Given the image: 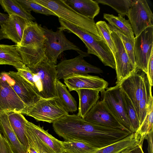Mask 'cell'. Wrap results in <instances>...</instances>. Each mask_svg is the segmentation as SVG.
<instances>
[{"instance_id": "6da1fadb", "label": "cell", "mask_w": 153, "mask_h": 153, "mask_svg": "<svg viewBox=\"0 0 153 153\" xmlns=\"http://www.w3.org/2000/svg\"><path fill=\"white\" fill-rule=\"evenodd\" d=\"M52 126L56 133L65 140L80 141L97 148L103 144L107 135L106 127L88 123L77 114L68 115Z\"/></svg>"}, {"instance_id": "7a4b0ae2", "label": "cell", "mask_w": 153, "mask_h": 153, "mask_svg": "<svg viewBox=\"0 0 153 153\" xmlns=\"http://www.w3.org/2000/svg\"><path fill=\"white\" fill-rule=\"evenodd\" d=\"M59 23L60 29L75 34L82 40L87 49L88 53L95 55L105 65L115 69L113 55L103 39L100 40L90 32L63 20H61Z\"/></svg>"}, {"instance_id": "3957f363", "label": "cell", "mask_w": 153, "mask_h": 153, "mask_svg": "<svg viewBox=\"0 0 153 153\" xmlns=\"http://www.w3.org/2000/svg\"><path fill=\"white\" fill-rule=\"evenodd\" d=\"M34 2L49 9L59 18L87 31L100 40L94 19L82 16L74 10L64 0H33Z\"/></svg>"}, {"instance_id": "277c9868", "label": "cell", "mask_w": 153, "mask_h": 153, "mask_svg": "<svg viewBox=\"0 0 153 153\" xmlns=\"http://www.w3.org/2000/svg\"><path fill=\"white\" fill-rule=\"evenodd\" d=\"M56 65L47 61L41 63L34 68H29L33 74V89L41 98L56 97Z\"/></svg>"}, {"instance_id": "5b68a950", "label": "cell", "mask_w": 153, "mask_h": 153, "mask_svg": "<svg viewBox=\"0 0 153 153\" xmlns=\"http://www.w3.org/2000/svg\"><path fill=\"white\" fill-rule=\"evenodd\" d=\"M26 136L29 147L34 148L38 153H63L61 141L55 138L39 126L27 121Z\"/></svg>"}, {"instance_id": "8992f818", "label": "cell", "mask_w": 153, "mask_h": 153, "mask_svg": "<svg viewBox=\"0 0 153 153\" xmlns=\"http://www.w3.org/2000/svg\"><path fill=\"white\" fill-rule=\"evenodd\" d=\"M47 39L44 43L46 56L50 62L57 65L59 56L63 51L73 50L79 55L84 57L89 56V54L81 50L79 48L69 41L64 34L63 31L58 29L56 31L46 27H42Z\"/></svg>"}, {"instance_id": "52a82bcc", "label": "cell", "mask_w": 153, "mask_h": 153, "mask_svg": "<svg viewBox=\"0 0 153 153\" xmlns=\"http://www.w3.org/2000/svg\"><path fill=\"white\" fill-rule=\"evenodd\" d=\"M68 114L56 97L40 99L33 105L27 107L25 114L38 121L52 123Z\"/></svg>"}, {"instance_id": "ba28073f", "label": "cell", "mask_w": 153, "mask_h": 153, "mask_svg": "<svg viewBox=\"0 0 153 153\" xmlns=\"http://www.w3.org/2000/svg\"><path fill=\"white\" fill-rule=\"evenodd\" d=\"M104 104L122 126L134 133L127 115L121 88L118 84L100 91Z\"/></svg>"}, {"instance_id": "9c48e42d", "label": "cell", "mask_w": 153, "mask_h": 153, "mask_svg": "<svg viewBox=\"0 0 153 153\" xmlns=\"http://www.w3.org/2000/svg\"><path fill=\"white\" fill-rule=\"evenodd\" d=\"M136 69L128 76L118 84L127 94L133 103L135 110L139 101L150 92L152 86L150 85L146 74L139 73Z\"/></svg>"}, {"instance_id": "30bf717a", "label": "cell", "mask_w": 153, "mask_h": 153, "mask_svg": "<svg viewBox=\"0 0 153 153\" xmlns=\"http://www.w3.org/2000/svg\"><path fill=\"white\" fill-rule=\"evenodd\" d=\"M11 78L8 72L0 74V114L9 111L25 114L27 107L17 95L11 85Z\"/></svg>"}, {"instance_id": "8fae6325", "label": "cell", "mask_w": 153, "mask_h": 153, "mask_svg": "<svg viewBox=\"0 0 153 153\" xmlns=\"http://www.w3.org/2000/svg\"><path fill=\"white\" fill-rule=\"evenodd\" d=\"M127 16L135 37L146 28L153 27V14L146 0H133Z\"/></svg>"}, {"instance_id": "7c38bea8", "label": "cell", "mask_w": 153, "mask_h": 153, "mask_svg": "<svg viewBox=\"0 0 153 153\" xmlns=\"http://www.w3.org/2000/svg\"><path fill=\"white\" fill-rule=\"evenodd\" d=\"M153 51V27H149L135 37L134 46L136 68L146 74L149 61Z\"/></svg>"}, {"instance_id": "4fadbf2b", "label": "cell", "mask_w": 153, "mask_h": 153, "mask_svg": "<svg viewBox=\"0 0 153 153\" xmlns=\"http://www.w3.org/2000/svg\"><path fill=\"white\" fill-rule=\"evenodd\" d=\"M84 57L79 55L74 58L62 60L57 64V79H64L74 73L88 74L89 73H102L103 71L100 68L87 62L84 59Z\"/></svg>"}, {"instance_id": "5bb4252c", "label": "cell", "mask_w": 153, "mask_h": 153, "mask_svg": "<svg viewBox=\"0 0 153 153\" xmlns=\"http://www.w3.org/2000/svg\"><path fill=\"white\" fill-rule=\"evenodd\" d=\"M111 35L116 49L113 56L117 78L116 83L119 84L133 72L136 68L131 62L120 38L111 30Z\"/></svg>"}, {"instance_id": "9a60e30c", "label": "cell", "mask_w": 153, "mask_h": 153, "mask_svg": "<svg viewBox=\"0 0 153 153\" xmlns=\"http://www.w3.org/2000/svg\"><path fill=\"white\" fill-rule=\"evenodd\" d=\"M69 91L81 89H91L100 92L108 88V82L97 76L88 74L74 73L64 79Z\"/></svg>"}, {"instance_id": "2e32d148", "label": "cell", "mask_w": 153, "mask_h": 153, "mask_svg": "<svg viewBox=\"0 0 153 153\" xmlns=\"http://www.w3.org/2000/svg\"><path fill=\"white\" fill-rule=\"evenodd\" d=\"M83 119L88 123L97 125L128 131L108 110L102 100L98 101Z\"/></svg>"}, {"instance_id": "e0dca14e", "label": "cell", "mask_w": 153, "mask_h": 153, "mask_svg": "<svg viewBox=\"0 0 153 153\" xmlns=\"http://www.w3.org/2000/svg\"><path fill=\"white\" fill-rule=\"evenodd\" d=\"M8 74L12 78L11 85L13 89L27 107L33 105L41 98L32 85L17 72L10 71Z\"/></svg>"}, {"instance_id": "ac0fdd59", "label": "cell", "mask_w": 153, "mask_h": 153, "mask_svg": "<svg viewBox=\"0 0 153 153\" xmlns=\"http://www.w3.org/2000/svg\"><path fill=\"white\" fill-rule=\"evenodd\" d=\"M44 42L27 46L16 45L23 62L29 68H33L42 62L48 61Z\"/></svg>"}, {"instance_id": "d6986e66", "label": "cell", "mask_w": 153, "mask_h": 153, "mask_svg": "<svg viewBox=\"0 0 153 153\" xmlns=\"http://www.w3.org/2000/svg\"><path fill=\"white\" fill-rule=\"evenodd\" d=\"M141 135L137 131L120 140L105 147L98 149L91 153H126L136 146H143Z\"/></svg>"}, {"instance_id": "ffe728a7", "label": "cell", "mask_w": 153, "mask_h": 153, "mask_svg": "<svg viewBox=\"0 0 153 153\" xmlns=\"http://www.w3.org/2000/svg\"><path fill=\"white\" fill-rule=\"evenodd\" d=\"M29 22L19 16L11 15H9L1 27L7 39L11 40L16 45H19L24 30Z\"/></svg>"}, {"instance_id": "44dd1931", "label": "cell", "mask_w": 153, "mask_h": 153, "mask_svg": "<svg viewBox=\"0 0 153 153\" xmlns=\"http://www.w3.org/2000/svg\"><path fill=\"white\" fill-rule=\"evenodd\" d=\"M0 132L13 153H28L14 132L6 112L0 114Z\"/></svg>"}, {"instance_id": "7402d4cb", "label": "cell", "mask_w": 153, "mask_h": 153, "mask_svg": "<svg viewBox=\"0 0 153 153\" xmlns=\"http://www.w3.org/2000/svg\"><path fill=\"white\" fill-rule=\"evenodd\" d=\"M46 39L41 25L35 22H29L24 30L21 41L18 45L30 46L44 42Z\"/></svg>"}, {"instance_id": "603a6c76", "label": "cell", "mask_w": 153, "mask_h": 153, "mask_svg": "<svg viewBox=\"0 0 153 153\" xmlns=\"http://www.w3.org/2000/svg\"><path fill=\"white\" fill-rule=\"evenodd\" d=\"M6 113L11 126L18 139L27 151L29 146L26 136V124L27 120L20 113L14 111Z\"/></svg>"}, {"instance_id": "cb8c5ba5", "label": "cell", "mask_w": 153, "mask_h": 153, "mask_svg": "<svg viewBox=\"0 0 153 153\" xmlns=\"http://www.w3.org/2000/svg\"><path fill=\"white\" fill-rule=\"evenodd\" d=\"M76 91L79 98L78 112L77 115L83 118L99 101L100 91L87 89H80Z\"/></svg>"}, {"instance_id": "d4e9b609", "label": "cell", "mask_w": 153, "mask_h": 153, "mask_svg": "<svg viewBox=\"0 0 153 153\" xmlns=\"http://www.w3.org/2000/svg\"><path fill=\"white\" fill-rule=\"evenodd\" d=\"M65 3L78 13L94 19L100 11L98 3L93 0H64Z\"/></svg>"}, {"instance_id": "484cf974", "label": "cell", "mask_w": 153, "mask_h": 153, "mask_svg": "<svg viewBox=\"0 0 153 153\" xmlns=\"http://www.w3.org/2000/svg\"><path fill=\"white\" fill-rule=\"evenodd\" d=\"M11 65L19 68L26 67L22 62L16 45L0 44V65Z\"/></svg>"}, {"instance_id": "4316f807", "label": "cell", "mask_w": 153, "mask_h": 153, "mask_svg": "<svg viewBox=\"0 0 153 153\" xmlns=\"http://www.w3.org/2000/svg\"><path fill=\"white\" fill-rule=\"evenodd\" d=\"M56 97L68 112H73L77 110L75 99L68 90L66 85L57 79L56 83Z\"/></svg>"}, {"instance_id": "83f0119b", "label": "cell", "mask_w": 153, "mask_h": 153, "mask_svg": "<svg viewBox=\"0 0 153 153\" xmlns=\"http://www.w3.org/2000/svg\"><path fill=\"white\" fill-rule=\"evenodd\" d=\"M103 17L108 22L109 24L123 32L132 41L134 42L135 37L128 20L126 19L123 16L119 14L116 16L112 14L104 13Z\"/></svg>"}, {"instance_id": "f1b7e54d", "label": "cell", "mask_w": 153, "mask_h": 153, "mask_svg": "<svg viewBox=\"0 0 153 153\" xmlns=\"http://www.w3.org/2000/svg\"><path fill=\"white\" fill-rule=\"evenodd\" d=\"M0 4L9 16L16 15L29 22L35 19L30 13L26 10L16 0H1Z\"/></svg>"}, {"instance_id": "f546056e", "label": "cell", "mask_w": 153, "mask_h": 153, "mask_svg": "<svg viewBox=\"0 0 153 153\" xmlns=\"http://www.w3.org/2000/svg\"><path fill=\"white\" fill-rule=\"evenodd\" d=\"M61 142L64 151L66 153H91L97 149L80 141L65 140Z\"/></svg>"}, {"instance_id": "4dcf8cb0", "label": "cell", "mask_w": 153, "mask_h": 153, "mask_svg": "<svg viewBox=\"0 0 153 153\" xmlns=\"http://www.w3.org/2000/svg\"><path fill=\"white\" fill-rule=\"evenodd\" d=\"M121 90L126 113L133 132L134 133L137 131L140 126L137 113L134 106L130 99L121 88Z\"/></svg>"}, {"instance_id": "1f68e13d", "label": "cell", "mask_w": 153, "mask_h": 153, "mask_svg": "<svg viewBox=\"0 0 153 153\" xmlns=\"http://www.w3.org/2000/svg\"><path fill=\"white\" fill-rule=\"evenodd\" d=\"M153 99L152 88L150 89L148 111L146 117L137 131L141 135V140L143 142L148 133L153 130Z\"/></svg>"}, {"instance_id": "d6a6232c", "label": "cell", "mask_w": 153, "mask_h": 153, "mask_svg": "<svg viewBox=\"0 0 153 153\" xmlns=\"http://www.w3.org/2000/svg\"><path fill=\"white\" fill-rule=\"evenodd\" d=\"M98 3L108 5L122 16H127L133 0H96Z\"/></svg>"}, {"instance_id": "836d02e7", "label": "cell", "mask_w": 153, "mask_h": 153, "mask_svg": "<svg viewBox=\"0 0 153 153\" xmlns=\"http://www.w3.org/2000/svg\"><path fill=\"white\" fill-rule=\"evenodd\" d=\"M99 35L104 40L113 55L116 49L111 35V30L108 24L105 21H100L96 23Z\"/></svg>"}, {"instance_id": "e575fe53", "label": "cell", "mask_w": 153, "mask_h": 153, "mask_svg": "<svg viewBox=\"0 0 153 153\" xmlns=\"http://www.w3.org/2000/svg\"><path fill=\"white\" fill-rule=\"evenodd\" d=\"M108 25L110 29L120 38L131 62L136 67L134 52V42L117 28L109 24Z\"/></svg>"}, {"instance_id": "d590c367", "label": "cell", "mask_w": 153, "mask_h": 153, "mask_svg": "<svg viewBox=\"0 0 153 153\" xmlns=\"http://www.w3.org/2000/svg\"><path fill=\"white\" fill-rule=\"evenodd\" d=\"M27 11L30 13L32 11L35 13L46 15H56L51 11L45 7L38 4L33 0H16Z\"/></svg>"}, {"instance_id": "8d00e7d4", "label": "cell", "mask_w": 153, "mask_h": 153, "mask_svg": "<svg viewBox=\"0 0 153 153\" xmlns=\"http://www.w3.org/2000/svg\"><path fill=\"white\" fill-rule=\"evenodd\" d=\"M149 94L150 92L139 101L136 109L140 126L143 122L147 113Z\"/></svg>"}, {"instance_id": "74e56055", "label": "cell", "mask_w": 153, "mask_h": 153, "mask_svg": "<svg viewBox=\"0 0 153 153\" xmlns=\"http://www.w3.org/2000/svg\"><path fill=\"white\" fill-rule=\"evenodd\" d=\"M16 69L17 70V74L29 82L33 88L34 86L33 74L30 68L26 66L24 68H16Z\"/></svg>"}, {"instance_id": "f35d334b", "label": "cell", "mask_w": 153, "mask_h": 153, "mask_svg": "<svg viewBox=\"0 0 153 153\" xmlns=\"http://www.w3.org/2000/svg\"><path fill=\"white\" fill-rule=\"evenodd\" d=\"M149 83L152 86L153 85V51L150 57L147 67V73L146 74Z\"/></svg>"}, {"instance_id": "ab89813d", "label": "cell", "mask_w": 153, "mask_h": 153, "mask_svg": "<svg viewBox=\"0 0 153 153\" xmlns=\"http://www.w3.org/2000/svg\"><path fill=\"white\" fill-rule=\"evenodd\" d=\"M0 153H13L10 146L0 132Z\"/></svg>"}, {"instance_id": "60d3db41", "label": "cell", "mask_w": 153, "mask_h": 153, "mask_svg": "<svg viewBox=\"0 0 153 153\" xmlns=\"http://www.w3.org/2000/svg\"><path fill=\"white\" fill-rule=\"evenodd\" d=\"M153 130H151L147 134L144 139L147 140L148 143V153L153 152Z\"/></svg>"}, {"instance_id": "b9f144b4", "label": "cell", "mask_w": 153, "mask_h": 153, "mask_svg": "<svg viewBox=\"0 0 153 153\" xmlns=\"http://www.w3.org/2000/svg\"><path fill=\"white\" fill-rule=\"evenodd\" d=\"M8 14H4L0 12V26H1L9 17Z\"/></svg>"}, {"instance_id": "7bdbcfd3", "label": "cell", "mask_w": 153, "mask_h": 153, "mask_svg": "<svg viewBox=\"0 0 153 153\" xmlns=\"http://www.w3.org/2000/svg\"><path fill=\"white\" fill-rule=\"evenodd\" d=\"M131 152V153H144L142 149V146L139 145L132 150Z\"/></svg>"}, {"instance_id": "ee69618b", "label": "cell", "mask_w": 153, "mask_h": 153, "mask_svg": "<svg viewBox=\"0 0 153 153\" xmlns=\"http://www.w3.org/2000/svg\"><path fill=\"white\" fill-rule=\"evenodd\" d=\"M7 39V37L4 33L3 30L0 27V40L4 39Z\"/></svg>"}, {"instance_id": "f6af8a7d", "label": "cell", "mask_w": 153, "mask_h": 153, "mask_svg": "<svg viewBox=\"0 0 153 153\" xmlns=\"http://www.w3.org/2000/svg\"><path fill=\"white\" fill-rule=\"evenodd\" d=\"M28 153H38L37 151L34 148L30 146L27 150Z\"/></svg>"}, {"instance_id": "bcb514c9", "label": "cell", "mask_w": 153, "mask_h": 153, "mask_svg": "<svg viewBox=\"0 0 153 153\" xmlns=\"http://www.w3.org/2000/svg\"><path fill=\"white\" fill-rule=\"evenodd\" d=\"M126 153H131V151H130V152H126Z\"/></svg>"}, {"instance_id": "7dc6e473", "label": "cell", "mask_w": 153, "mask_h": 153, "mask_svg": "<svg viewBox=\"0 0 153 153\" xmlns=\"http://www.w3.org/2000/svg\"><path fill=\"white\" fill-rule=\"evenodd\" d=\"M63 153H66L65 152H64H64H63Z\"/></svg>"}, {"instance_id": "c3c4849f", "label": "cell", "mask_w": 153, "mask_h": 153, "mask_svg": "<svg viewBox=\"0 0 153 153\" xmlns=\"http://www.w3.org/2000/svg\"><path fill=\"white\" fill-rule=\"evenodd\" d=\"M0 1H1V0H0Z\"/></svg>"}]
</instances>
